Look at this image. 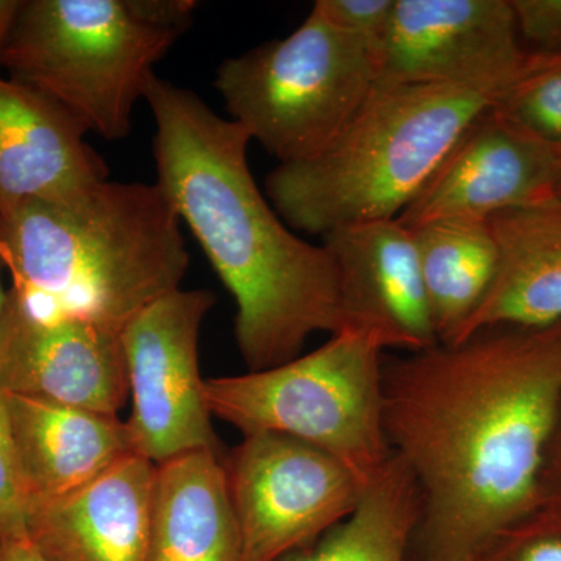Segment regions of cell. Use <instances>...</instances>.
<instances>
[{
	"mask_svg": "<svg viewBox=\"0 0 561 561\" xmlns=\"http://www.w3.org/2000/svg\"><path fill=\"white\" fill-rule=\"evenodd\" d=\"M468 561H561V512L538 505L491 535Z\"/></svg>",
	"mask_w": 561,
	"mask_h": 561,
	"instance_id": "22",
	"label": "cell"
},
{
	"mask_svg": "<svg viewBox=\"0 0 561 561\" xmlns=\"http://www.w3.org/2000/svg\"><path fill=\"white\" fill-rule=\"evenodd\" d=\"M216 297L176 289L122 331L133 400L127 421L135 454L161 465L194 451L220 453L198 368V339Z\"/></svg>",
	"mask_w": 561,
	"mask_h": 561,
	"instance_id": "9",
	"label": "cell"
},
{
	"mask_svg": "<svg viewBox=\"0 0 561 561\" xmlns=\"http://www.w3.org/2000/svg\"><path fill=\"white\" fill-rule=\"evenodd\" d=\"M27 526V494L22 479L7 394L0 389V537L3 540L28 538Z\"/></svg>",
	"mask_w": 561,
	"mask_h": 561,
	"instance_id": "23",
	"label": "cell"
},
{
	"mask_svg": "<svg viewBox=\"0 0 561 561\" xmlns=\"http://www.w3.org/2000/svg\"><path fill=\"white\" fill-rule=\"evenodd\" d=\"M376 81L370 47L312 9L287 38L221 62L214 87L231 121L279 164H290L327 149Z\"/></svg>",
	"mask_w": 561,
	"mask_h": 561,
	"instance_id": "7",
	"label": "cell"
},
{
	"mask_svg": "<svg viewBox=\"0 0 561 561\" xmlns=\"http://www.w3.org/2000/svg\"><path fill=\"white\" fill-rule=\"evenodd\" d=\"M3 538L0 537V561H2Z\"/></svg>",
	"mask_w": 561,
	"mask_h": 561,
	"instance_id": "32",
	"label": "cell"
},
{
	"mask_svg": "<svg viewBox=\"0 0 561 561\" xmlns=\"http://www.w3.org/2000/svg\"><path fill=\"white\" fill-rule=\"evenodd\" d=\"M489 221L500 251L496 276L456 343L483 328L561 321V198L548 195Z\"/></svg>",
	"mask_w": 561,
	"mask_h": 561,
	"instance_id": "17",
	"label": "cell"
},
{
	"mask_svg": "<svg viewBox=\"0 0 561 561\" xmlns=\"http://www.w3.org/2000/svg\"><path fill=\"white\" fill-rule=\"evenodd\" d=\"M560 411L561 321L383 360V431L419 486L421 561H468L538 507Z\"/></svg>",
	"mask_w": 561,
	"mask_h": 561,
	"instance_id": "1",
	"label": "cell"
},
{
	"mask_svg": "<svg viewBox=\"0 0 561 561\" xmlns=\"http://www.w3.org/2000/svg\"><path fill=\"white\" fill-rule=\"evenodd\" d=\"M382 353L371 335L342 330L278 367L205 379L206 405L243 437L280 434L316 446L367 489L393 453L383 431Z\"/></svg>",
	"mask_w": 561,
	"mask_h": 561,
	"instance_id": "5",
	"label": "cell"
},
{
	"mask_svg": "<svg viewBox=\"0 0 561 561\" xmlns=\"http://www.w3.org/2000/svg\"><path fill=\"white\" fill-rule=\"evenodd\" d=\"M157 184L234 297V334L250 371L298 357L309 335L345 328L337 267L324 245L286 227L257 187L249 133L195 92L154 73Z\"/></svg>",
	"mask_w": 561,
	"mask_h": 561,
	"instance_id": "2",
	"label": "cell"
},
{
	"mask_svg": "<svg viewBox=\"0 0 561 561\" xmlns=\"http://www.w3.org/2000/svg\"><path fill=\"white\" fill-rule=\"evenodd\" d=\"M146 561H242L220 453H187L157 465Z\"/></svg>",
	"mask_w": 561,
	"mask_h": 561,
	"instance_id": "18",
	"label": "cell"
},
{
	"mask_svg": "<svg viewBox=\"0 0 561 561\" xmlns=\"http://www.w3.org/2000/svg\"><path fill=\"white\" fill-rule=\"evenodd\" d=\"M312 9L335 27L367 44L376 60L389 28L394 0H317Z\"/></svg>",
	"mask_w": 561,
	"mask_h": 561,
	"instance_id": "24",
	"label": "cell"
},
{
	"mask_svg": "<svg viewBox=\"0 0 561 561\" xmlns=\"http://www.w3.org/2000/svg\"><path fill=\"white\" fill-rule=\"evenodd\" d=\"M224 465L242 561L309 548L353 515L365 490L342 461L287 435H247Z\"/></svg>",
	"mask_w": 561,
	"mask_h": 561,
	"instance_id": "8",
	"label": "cell"
},
{
	"mask_svg": "<svg viewBox=\"0 0 561 561\" xmlns=\"http://www.w3.org/2000/svg\"><path fill=\"white\" fill-rule=\"evenodd\" d=\"M3 272H5V265H3L2 257H0V320H2L7 302H9V290L3 286Z\"/></svg>",
	"mask_w": 561,
	"mask_h": 561,
	"instance_id": "30",
	"label": "cell"
},
{
	"mask_svg": "<svg viewBox=\"0 0 561 561\" xmlns=\"http://www.w3.org/2000/svg\"><path fill=\"white\" fill-rule=\"evenodd\" d=\"M559 160L491 106L465 128L398 219L409 230L442 220H490L552 195Z\"/></svg>",
	"mask_w": 561,
	"mask_h": 561,
	"instance_id": "11",
	"label": "cell"
},
{
	"mask_svg": "<svg viewBox=\"0 0 561 561\" xmlns=\"http://www.w3.org/2000/svg\"><path fill=\"white\" fill-rule=\"evenodd\" d=\"M553 195L561 198V157L559 160V169H557L556 183H553Z\"/></svg>",
	"mask_w": 561,
	"mask_h": 561,
	"instance_id": "31",
	"label": "cell"
},
{
	"mask_svg": "<svg viewBox=\"0 0 561 561\" xmlns=\"http://www.w3.org/2000/svg\"><path fill=\"white\" fill-rule=\"evenodd\" d=\"M512 5L530 54L561 55V0H512Z\"/></svg>",
	"mask_w": 561,
	"mask_h": 561,
	"instance_id": "25",
	"label": "cell"
},
{
	"mask_svg": "<svg viewBox=\"0 0 561 561\" xmlns=\"http://www.w3.org/2000/svg\"><path fill=\"white\" fill-rule=\"evenodd\" d=\"M341 283L343 330L365 332L382 350L438 345L415 234L400 219L346 225L323 236Z\"/></svg>",
	"mask_w": 561,
	"mask_h": 561,
	"instance_id": "12",
	"label": "cell"
},
{
	"mask_svg": "<svg viewBox=\"0 0 561 561\" xmlns=\"http://www.w3.org/2000/svg\"><path fill=\"white\" fill-rule=\"evenodd\" d=\"M419 515L415 478L405 461L391 453L348 519L309 548L278 561H408Z\"/></svg>",
	"mask_w": 561,
	"mask_h": 561,
	"instance_id": "20",
	"label": "cell"
},
{
	"mask_svg": "<svg viewBox=\"0 0 561 561\" xmlns=\"http://www.w3.org/2000/svg\"><path fill=\"white\" fill-rule=\"evenodd\" d=\"M505 88L376 81L327 149L268 173L267 198L290 228L321 238L346 225L398 219Z\"/></svg>",
	"mask_w": 561,
	"mask_h": 561,
	"instance_id": "4",
	"label": "cell"
},
{
	"mask_svg": "<svg viewBox=\"0 0 561 561\" xmlns=\"http://www.w3.org/2000/svg\"><path fill=\"white\" fill-rule=\"evenodd\" d=\"M432 321L442 345L461 337L500 262L489 220H442L412 230Z\"/></svg>",
	"mask_w": 561,
	"mask_h": 561,
	"instance_id": "19",
	"label": "cell"
},
{
	"mask_svg": "<svg viewBox=\"0 0 561 561\" xmlns=\"http://www.w3.org/2000/svg\"><path fill=\"white\" fill-rule=\"evenodd\" d=\"M157 465L138 454L28 513V540L46 561H146Z\"/></svg>",
	"mask_w": 561,
	"mask_h": 561,
	"instance_id": "14",
	"label": "cell"
},
{
	"mask_svg": "<svg viewBox=\"0 0 561 561\" xmlns=\"http://www.w3.org/2000/svg\"><path fill=\"white\" fill-rule=\"evenodd\" d=\"M87 133L58 103L0 79V217L108 179Z\"/></svg>",
	"mask_w": 561,
	"mask_h": 561,
	"instance_id": "15",
	"label": "cell"
},
{
	"mask_svg": "<svg viewBox=\"0 0 561 561\" xmlns=\"http://www.w3.org/2000/svg\"><path fill=\"white\" fill-rule=\"evenodd\" d=\"M180 35L140 24L124 0H24L2 68L88 131L121 140L154 66Z\"/></svg>",
	"mask_w": 561,
	"mask_h": 561,
	"instance_id": "6",
	"label": "cell"
},
{
	"mask_svg": "<svg viewBox=\"0 0 561 561\" xmlns=\"http://www.w3.org/2000/svg\"><path fill=\"white\" fill-rule=\"evenodd\" d=\"M7 394L28 513L81 489L135 454L127 421Z\"/></svg>",
	"mask_w": 561,
	"mask_h": 561,
	"instance_id": "16",
	"label": "cell"
},
{
	"mask_svg": "<svg viewBox=\"0 0 561 561\" xmlns=\"http://www.w3.org/2000/svg\"><path fill=\"white\" fill-rule=\"evenodd\" d=\"M538 505L561 512V411L542 460Z\"/></svg>",
	"mask_w": 561,
	"mask_h": 561,
	"instance_id": "27",
	"label": "cell"
},
{
	"mask_svg": "<svg viewBox=\"0 0 561 561\" xmlns=\"http://www.w3.org/2000/svg\"><path fill=\"white\" fill-rule=\"evenodd\" d=\"M2 561H46L28 538L3 540Z\"/></svg>",
	"mask_w": 561,
	"mask_h": 561,
	"instance_id": "29",
	"label": "cell"
},
{
	"mask_svg": "<svg viewBox=\"0 0 561 561\" xmlns=\"http://www.w3.org/2000/svg\"><path fill=\"white\" fill-rule=\"evenodd\" d=\"M0 389L117 416L130 394L121 334L80 320L39 323L9 294L0 320Z\"/></svg>",
	"mask_w": 561,
	"mask_h": 561,
	"instance_id": "13",
	"label": "cell"
},
{
	"mask_svg": "<svg viewBox=\"0 0 561 561\" xmlns=\"http://www.w3.org/2000/svg\"><path fill=\"white\" fill-rule=\"evenodd\" d=\"M0 257L11 301L28 319L87 321L116 334L180 289L190 268L164 191L108 179L0 217Z\"/></svg>",
	"mask_w": 561,
	"mask_h": 561,
	"instance_id": "3",
	"label": "cell"
},
{
	"mask_svg": "<svg viewBox=\"0 0 561 561\" xmlns=\"http://www.w3.org/2000/svg\"><path fill=\"white\" fill-rule=\"evenodd\" d=\"M22 3L24 0H0V68H2L3 51L20 16Z\"/></svg>",
	"mask_w": 561,
	"mask_h": 561,
	"instance_id": "28",
	"label": "cell"
},
{
	"mask_svg": "<svg viewBox=\"0 0 561 561\" xmlns=\"http://www.w3.org/2000/svg\"><path fill=\"white\" fill-rule=\"evenodd\" d=\"M527 55L512 0H394L376 68L387 83L508 87Z\"/></svg>",
	"mask_w": 561,
	"mask_h": 561,
	"instance_id": "10",
	"label": "cell"
},
{
	"mask_svg": "<svg viewBox=\"0 0 561 561\" xmlns=\"http://www.w3.org/2000/svg\"><path fill=\"white\" fill-rule=\"evenodd\" d=\"M493 110L561 157V55H527Z\"/></svg>",
	"mask_w": 561,
	"mask_h": 561,
	"instance_id": "21",
	"label": "cell"
},
{
	"mask_svg": "<svg viewBox=\"0 0 561 561\" xmlns=\"http://www.w3.org/2000/svg\"><path fill=\"white\" fill-rule=\"evenodd\" d=\"M125 7L140 24L160 31L183 33L194 18V0H124Z\"/></svg>",
	"mask_w": 561,
	"mask_h": 561,
	"instance_id": "26",
	"label": "cell"
}]
</instances>
